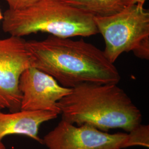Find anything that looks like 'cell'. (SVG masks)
Here are the masks:
<instances>
[{
  "label": "cell",
  "mask_w": 149,
  "mask_h": 149,
  "mask_svg": "<svg viewBox=\"0 0 149 149\" xmlns=\"http://www.w3.org/2000/svg\"><path fill=\"white\" fill-rule=\"evenodd\" d=\"M65 3L93 16H111L122 11L128 0H62Z\"/></svg>",
  "instance_id": "9"
},
{
  "label": "cell",
  "mask_w": 149,
  "mask_h": 149,
  "mask_svg": "<svg viewBox=\"0 0 149 149\" xmlns=\"http://www.w3.org/2000/svg\"><path fill=\"white\" fill-rule=\"evenodd\" d=\"M32 67L48 74L65 87L82 84H118L120 75L103 51L83 39L50 35L42 40L26 41Z\"/></svg>",
  "instance_id": "1"
},
{
  "label": "cell",
  "mask_w": 149,
  "mask_h": 149,
  "mask_svg": "<svg viewBox=\"0 0 149 149\" xmlns=\"http://www.w3.org/2000/svg\"><path fill=\"white\" fill-rule=\"evenodd\" d=\"M143 6L129 5L111 16L93 17L105 42L103 52L112 63L123 53L130 52L140 59L149 60V12Z\"/></svg>",
  "instance_id": "4"
},
{
  "label": "cell",
  "mask_w": 149,
  "mask_h": 149,
  "mask_svg": "<svg viewBox=\"0 0 149 149\" xmlns=\"http://www.w3.org/2000/svg\"><path fill=\"white\" fill-rule=\"evenodd\" d=\"M30 66L26 40L23 38L12 36L0 37V111L20 110L19 78Z\"/></svg>",
  "instance_id": "5"
},
{
  "label": "cell",
  "mask_w": 149,
  "mask_h": 149,
  "mask_svg": "<svg viewBox=\"0 0 149 149\" xmlns=\"http://www.w3.org/2000/svg\"><path fill=\"white\" fill-rule=\"evenodd\" d=\"M10 10L16 11L25 9L34 5L39 0H5Z\"/></svg>",
  "instance_id": "11"
},
{
  "label": "cell",
  "mask_w": 149,
  "mask_h": 149,
  "mask_svg": "<svg viewBox=\"0 0 149 149\" xmlns=\"http://www.w3.org/2000/svg\"><path fill=\"white\" fill-rule=\"evenodd\" d=\"M146 0H128V5H134V4H140L144 6Z\"/></svg>",
  "instance_id": "12"
},
{
  "label": "cell",
  "mask_w": 149,
  "mask_h": 149,
  "mask_svg": "<svg viewBox=\"0 0 149 149\" xmlns=\"http://www.w3.org/2000/svg\"><path fill=\"white\" fill-rule=\"evenodd\" d=\"M3 15L2 30L12 36L42 32L58 37H86L98 33L93 16L62 0H39L25 9H8Z\"/></svg>",
  "instance_id": "3"
},
{
  "label": "cell",
  "mask_w": 149,
  "mask_h": 149,
  "mask_svg": "<svg viewBox=\"0 0 149 149\" xmlns=\"http://www.w3.org/2000/svg\"><path fill=\"white\" fill-rule=\"evenodd\" d=\"M3 14L2 13L1 11V10H0V21H2V20L3 19Z\"/></svg>",
  "instance_id": "14"
},
{
  "label": "cell",
  "mask_w": 149,
  "mask_h": 149,
  "mask_svg": "<svg viewBox=\"0 0 149 149\" xmlns=\"http://www.w3.org/2000/svg\"><path fill=\"white\" fill-rule=\"evenodd\" d=\"M129 133L124 145V149L135 146L149 148V125L140 124Z\"/></svg>",
  "instance_id": "10"
},
{
  "label": "cell",
  "mask_w": 149,
  "mask_h": 149,
  "mask_svg": "<svg viewBox=\"0 0 149 149\" xmlns=\"http://www.w3.org/2000/svg\"><path fill=\"white\" fill-rule=\"evenodd\" d=\"M128 134H109L91 125H81L61 120L47 134L42 144L48 149H122Z\"/></svg>",
  "instance_id": "6"
},
{
  "label": "cell",
  "mask_w": 149,
  "mask_h": 149,
  "mask_svg": "<svg viewBox=\"0 0 149 149\" xmlns=\"http://www.w3.org/2000/svg\"><path fill=\"white\" fill-rule=\"evenodd\" d=\"M58 105L62 120L106 132L114 129L130 132L142 121L140 111L117 84H80Z\"/></svg>",
  "instance_id": "2"
},
{
  "label": "cell",
  "mask_w": 149,
  "mask_h": 149,
  "mask_svg": "<svg viewBox=\"0 0 149 149\" xmlns=\"http://www.w3.org/2000/svg\"><path fill=\"white\" fill-rule=\"evenodd\" d=\"M55 112L23 111L4 113L0 111V141L11 135L26 136L42 144L39 129L44 123L58 117Z\"/></svg>",
  "instance_id": "8"
},
{
  "label": "cell",
  "mask_w": 149,
  "mask_h": 149,
  "mask_svg": "<svg viewBox=\"0 0 149 149\" xmlns=\"http://www.w3.org/2000/svg\"><path fill=\"white\" fill-rule=\"evenodd\" d=\"M22 94L20 110L44 111L60 114L58 102L70 94L72 88L65 87L52 76L30 66L19 81Z\"/></svg>",
  "instance_id": "7"
},
{
  "label": "cell",
  "mask_w": 149,
  "mask_h": 149,
  "mask_svg": "<svg viewBox=\"0 0 149 149\" xmlns=\"http://www.w3.org/2000/svg\"><path fill=\"white\" fill-rule=\"evenodd\" d=\"M0 149H7L5 145L2 143V141H0Z\"/></svg>",
  "instance_id": "13"
}]
</instances>
